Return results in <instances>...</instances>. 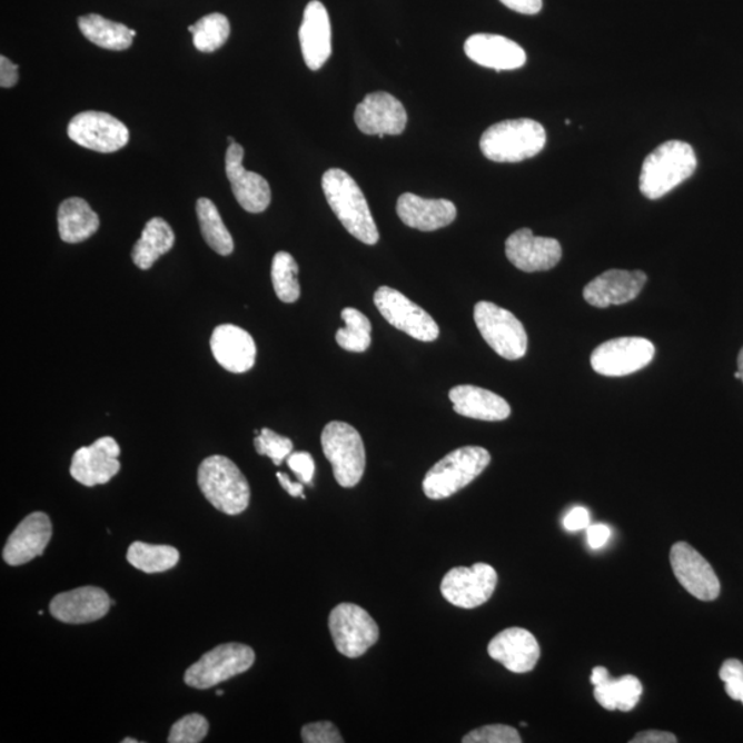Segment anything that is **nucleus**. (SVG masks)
<instances>
[{
	"label": "nucleus",
	"instance_id": "1",
	"mask_svg": "<svg viewBox=\"0 0 743 743\" xmlns=\"http://www.w3.org/2000/svg\"><path fill=\"white\" fill-rule=\"evenodd\" d=\"M321 184L330 208L348 234L368 246H375L380 239L379 230L368 201L353 177L340 168H330L324 174Z\"/></svg>",
	"mask_w": 743,
	"mask_h": 743
},
{
	"label": "nucleus",
	"instance_id": "2",
	"mask_svg": "<svg viewBox=\"0 0 743 743\" xmlns=\"http://www.w3.org/2000/svg\"><path fill=\"white\" fill-rule=\"evenodd\" d=\"M695 168L696 156L691 145L667 141L644 160L638 188L647 199H661L693 177Z\"/></svg>",
	"mask_w": 743,
	"mask_h": 743
},
{
	"label": "nucleus",
	"instance_id": "3",
	"mask_svg": "<svg viewBox=\"0 0 743 743\" xmlns=\"http://www.w3.org/2000/svg\"><path fill=\"white\" fill-rule=\"evenodd\" d=\"M547 143V132L532 119L504 120L482 133L479 147L486 159L519 162L534 158Z\"/></svg>",
	"mask_w": 743,
	"mask_h": 743
},
{
	"label": "nucleus",
	"instance_id": "4",
	"mask_svg": "<svg viewBox=\"0 0 743 743\" xmlns=\"http://www.w3.org/2000/svg\"><path fill=\"white\" fill-rule=\"evenodd\" d=\"M197 484L212 507L226 515H239L248 508L251 489L240 468L230 458L210 456L197 472Z\"/></svg>",
	"mask_w": 743,
	"mask_h": 743
},
{
	"label": "nucleus",
	"instance_id": "5",
	"mask_svg": "<svg viewBox=\"0 0 743 743\" xmlns=\"http://www.w3.org/2000/svg\"><path fill=\"white\" fill-rule=\"evenodd\" d=\"M491 460V453L479 446L453 450L429 469L423 491L432 501H444L477 479Z\"/></svg>",
	"mask_w": 743,
	"mask_h": 743
},
{
	"label": "nucleus",
	"instance_id": "6",
	"mask_svg": "<svg viewBox=\"0 0 743 743\" xmlns=\"http://www.w3.org/2000/svg\"><path fill=\"white\" fill-rule=\"evenodd\" d=\"M325 457L333 464L334 477L341 487L359 484L367 466L361 435L344 422H330L321 435Z\"/></svg>",
	"mask_w": 743,
	"mask_h": 743
},
{
	"label": "nucleus",
	"instance_id": "7",
	"mask_svg": "<svg viewBox=\"0 0 743 743\" xmlns=\"http://www.w3.org/2000/svg\"><path fill=\"white\" fill-rule=\"evenodd\" d=\"M474 319L482 338L498 356L509 361L526 356L527 334L513 313L492 301H479L475 305Z\"/></svg>",
	"mask_w": 743,
	"mask_h": 743
},
{
	"label": "nucleus",
	"instance_id": "8",
	"mask_svg": "<svg viewBox=\"0 0 743 743\" xmlns=\"http://www.w3.org/2000/svg\"><path fill=\"white\" fill-rule=\"evenodd\" d=\"M255 663L254 650L247 644L226 643L210 650L185 672V683L208 690L247 672Z\"/></svg>",
	"mask_w": 743,
	"mask_h": 743
},
{
	"label": "nucleus",
	"instance_id": "9",
	"mask_svg": "<svg viewBox=\"0 0 743 743\" xmlns=\"http://www.w3.org/2000/svg\"><path fill=\"white\" fill-rule=\"evenodd\" d=\"M329 632L335 647L348 658L361 657L379 641V626L365 608L340 603L329 614Z\"/></svg>",
	"mask_w": 743,
	"mask_h": 743
},
{
	"label": "nucleus",
	"instance_id": "10",
	"mask_svg": "<svg viewBox=\"0 0 743 743\" xmlns=\"http://www.w3.org/2000/svg\"><path fill=\"white\" fill-rule=\"evenodd\" d=\"M375 306L394 328L420 341L438 339L439 327L435 319L404 294L392 287H380L374 295Z\"/></svg>",
	"mask_w": 743,
	"mask_h": 743
},
{
	"label": "nucleus",
	"instance_id": "11",
	"mask_svg": "<svg viewBox=\"0 0 743 743\" xmlns=\"http://www.w3.org/2000/svg\"><path fill=\"white\" fill-rule=\"evenodd\" d=\"M73 142L100 153L118 152L130 141V131L123 121L106 112H81L68 126Z\"/></svg>",
	"mask_w": 743,
	"mask_h": 743
},
{
	"label": "nucleus",
	"instance_id": "12",
	"mask_svg": "<svg viewBox=\"0 0 743 743\" xmlns=\"http://www.w3.org/2000/svg\"><path fill=\"white\" fill-rule=\"evenodd\" d=\"M497 573L487 563L472 567H455L445 574L440 594L453 606L475 608L484 605L495 594Z\"/></svg>",
	"mask_w": 743,
	"mask_h": 743
},
{
	"label": "nucleus",
	"instance_id": "13",
	"mask_svg": "<svg viewBox=\"0 0 743 743\" xmlns=\"http://www.w3.org/2000/svg\"><path fill=\"white\" fill-rule=\"evenodd\" d=\"M655 347L644 338H618L596 347L591 365L597 374L621 377L635 374L653 361Z\"/></svg>",
	"mask_w": 743,
	"mask_h": 743
},
{
	"label": "nucleus",
	"instance_id": "14",
	"mask_svg": "<svg viewBox=\"0 0 743 743\" xmlns=\"http://www.w3.org/2000/svg\"><path fill=\"white\" fill-rule=\"evenodd\" d=\"M671 566L677 582L696 600L712 602L720 595V582L710 562L687 543L671 549Z\"/></svg>",
	"mask_w": 743,
	"mask_h": 743
},
{
	"label": "nucleus",
	"instance_id": "15",
	"mask_svg": "<svg viewBox=\"0 0 743 743\" xmlns=\"http://www.w3.org/2000/svg\"><path fill=\"white\" fill-rule=\"evenodd\" d=\"M354 120L367 136H400L408 123L406 110L396 97L385 91L371 92L358 103Z\"/></svg>",
	"mask_w": 743,
	"mask_h": 743
},
{
	"label": "nucleus",
	"instance_id": "16",
	"mask_svg": "<svg viewBox=\"0 0 743 743\" xmlns=\"http://www.w3.org/2000/svg\"><path fill=\"white\" fill-rule=\"evenodd\" d=\"M120 446L112 437L97 439L75 452L71 475L85 486L106 485L120 472Z\"/></svg>",
	"mask_w": 743,
	"mask_h": 743
},
{
	"label": "nucleus",
	"instance_id": "17",
	"mask_svg": "<svg viewBox=\"0 0 743 743\" xmlns=\"http://www.w3.org/2000/svg\"><path fill=\"white\" fill-rule=\"evenodd\" d=\"M505 255L516 269L526 273L554 269L561 262V242L551 237L534 236L531 229H519L505 241Z\"/></svg>",
	"mask_w": 743,
	"mask_h": 743
},
{
	"label": "nucleus",
	"instance_id": "18",
	"mask_svg": "<svg viewBox=\"0 0 743 743\" xmlns=\"http://www.w3.org/2000/svg\"><path fill=\"white\" fill-rule=\"evenodd\" d=\"M244 149L240 143L229 145L226 152L225 168L236 200L244 210L260 214L267 210L271 201L269 182L257 172L248 171L242 166Z\"/></svg>",
	"mask_w": 743,
	"mask_h": 743
},
{
	"label": "nucleus",
	"instance_id": "19",
	"mask_svg": "<svg viewBox=\"0 0 743 743\" xmlns=\"http://www.w3.org/2000/svg\"><path fill=\"white\" fill-rule=\"evenodd\" d=\"M112 603L102 588L81 586L56 595L50 602V614L63 624H89L106 617Z\"/></svg>",
	"mask_w": 743,
	"mask_h": 743
},
{
	"label": "nucleus",
	"instance_id": "20",
	"mask_svg": "<svg viewBox=\"0 0 743 743\" xmlns=\"http://www.w3.org/2000/svg\"><path fill=\"white\" fill-rule=\"evenodd\" d=\"M53 526L44 513H33L21 521L10 534L3 548V559L10 566H21L42 556L48 547Z\"/></svg>",
	"mask_w": 743,
	"mask_h": 743
},
{
	"label": "nucleus",
	"instance_id": "21",
	"mask_svg": "<svg viewBox=\"0 0 743 743\" xmlns=\"http://www.w3.org/2000/svg\"><path fill=\"white\" fill-rule=\"evenodd\" d=\"M646 283V273L641 270H607L584 288V298L600 309L625 305L637 298Z\"/></svg>",
	"mask_w": 743,
	"mask_h": 743
},
{
	"label": "nucleus",
	"instance_id": "22",
	"mask_svg": "<svg viewBox=\"0 0 743 743\" xmlns=\"http://www.w3.org/2000/svg\"><path fill=\"white\" fill-rule=\"evenodd\" d=\"M301 55L311 71H318L333 55V29L327 9L319 0L306 6L299 29Z\"/></svg>",
	"mask_w": 743,
	"mask_h": 743
},
{
	"label": "nucleus",
	"instance_id": "23",
	"mask_svg": "<svg viewBox=\"0 0 743 743\" xmlns=\"http://www.w3.org/2000/svg\"><path fill=\"white\" fill-rule=\"evenodd\" d=\"M210 345L215 361L231 374H246L254 368L257 345L247 330L231 324L219 325L214 329Z\"/></svg>",
	"mask_w": 743,
	"mask_h": 743
},
{
	"label": "nucleus",
	"instance_id": "24",
	"mask_svg": "<svg viewBox=\"0 0 743 743\" xmlns=\"http://www.w3.org/2000/svg\"><path fill=\"white\" fill-rule=\"evenodd\" d=\"M487 653L514 673L533 671L542 655L537 638L532 632L518 626L505 630L493 637L487 646Z\"/></svg>",
	"mask_w": 743,
	"mask_h": 743
},
{
	"label": "nucleus",
	"instance_id": "25",
	"mask_svg": "<svg viewBox=\"0 0 743 743\" xmlns=\"http://www.w3.org/2000/svg\"><path fill=\"white\" fill-rule=\"evenodd\" d=\"M469 60L497 72L514 71L526 63L525 50L514 40L501 34L477 33L464 43Z\"/></svg>",
	"mask_w": 743,
	"mask_h": 743
},
{
	"label": "nucleus",
	"instance_id": "26",
	"mask_svg": "<svg viewBox=\"0 0 743 743\" xmlns=\"http://www.w3.org/2000/svg\"><path fill=\"white\" fill-rule=\"evenodd\" d=\"M400 220L412 229L434 231L449 226L457 217L456 206L445 199H423L404 194L397 201Z\"/></svg>",
	"mask_w": 743,
	"mask_h": 743
},
{
	"label": "nucleus",
	"instance_id": "27",
	"mask_svg": "<svg viewBox=\"0 0 743 743\" xmlns=\"http://www.w3.org/2000/svg\"><path fill=\"white\" fill-rule=\"evenodd\" d=\"M449 399L456 414L484 422H502L508 419L511 408L504 398L485 388L463 385L453 387Z\"/></svg>",
	"mask_w": 743,
	"mask_h": 743
},
{
	"label": "nucleus",
	"instance_id": "28",
	"mask_svg": "<svg viewBox=\"0 0 743 743\" xmlns=\"http://www.w3.org/2000/svg\"><path fill=\"white\" fill-rule=\"evenodd\" d=\"M100 218L91 210L89 202L80 197L62 201L58 208V234L68 244L83 242L97 234Z\"/></svg>",
	"mask_w": 743,
	"mask_h": 743
},
{
	"label": "nucleus",
	"instance_id": "29",
	"mask_svg": "<svg viewBox=\"0 0 743 743\" xmlns=\"http://www.w3.org/2000/svg\"><path fill=\"white\" fill-rule=\"evenodd\" d=\"M176 235L165 219L156 217L149 220L142 230L141 239L132 248L133 265L141 270H149L162 255L170 252Z\"/></svg>",
	"mask_w": 743,
	"mask_h": 743
},
{
	"label": "nucleus",
	"instance_id": "30",
	"mask_svg": "<svg viewBox=\"0 0 743 743\" xmlns=\"http://www.w3.org/2000/svg\"><path fill=\"white\" fill-rule=\"evenodd\" d=\"M80 32L91 43L100 48L113 51H123L131 48L132 29L106 19L100 14H87L79 19Z\"/></svg>",
	"mask_w": 743,
	"mask_h": 743
},
{
	"label": "nucleus",
	"instance_id": "31",
	"mask_svg": "<svg viewBox=\"0 0 743 743\" xmlns=\"http://www.w3.org/2000/svg\"><path fill=\"white\" fill-rule=\"evenodd\" d=\"M197 218H199L200 230L206 242L215 252L228 257L235 249L234 237L226 228L217 206L207 197L196 202Z\"/></svg>",
	"mask_w": 743,
	"mask_h": 743
},
{
	"label": "nucleus",
	"instance_id": "32",
	"mask_svg": "<svg viewBox=\"0 0 743 743\" xmlns=\"http://www.w3.org/2000/svg\"><path fill=\"white\" fill-rule=\"evenodd\" d=\"M642 683L632 675L607 682L595 687V700L607 711L631 712L641 701Z\"/></svg>",
	"mask_w": 743,
	"mask_h": 743
},
{
	"label": "nucleus",
	"instance_id": "33",
	"mask_svg": "<svg viewBox=\"0 0 743 743\" xmlns=\"http://www.w3.org/2000/svg\"><path fill=\"white\" fill-rule=\"evenodd\" d=\"M130 565L143 573L155 574L171 571L179 562L177 548L170 545H153L136 542L127 551Z\"/></svg>",
	"mask_w": 743,
	"mask_h": 743
},
{
	"label": "nucleus",
	"instance_id": "34",
	"mask_svg": "<svg viewBox=\"0 0 743 743\" xmlns=\"http://www.w3.org/2000/svg\"><path fill=\"white\" fill-rule=\"evenodd\" d=\"M340 316L346 327L336 333L338 345L351 353L367 351L371 345V325L368 317L353 307H346Z\"/></svg>",
	"mask_w": 743,
	"mask_h": 743
},
{
	"label": "nucleus",
	"instance_id": "35",
	"mask_svg": "<svg viewBox=\"0 0 743 743\" xmlns=\"http://www.w3.org/2000/svg\"><path fill=\"white\" fill-rule=\"evenodd\" d=\"M299 266L291 254L280 251L271 264V281L277 298L284 304H295L300 296L298 280Z\"/></svg>",
	"mask_w": 743,
	"mask_h": 743
},
{
	"label": "nucleus",
	"instance_id": "36",
	"mask_svg": "<svg viewBox=\"0 0 743 743\" xmlns=\"http://www.w3.org/2000/svg\"><path fill=\"white\" fill-rule=\"evenodd\" d=\"M189 31L194 33V44L197 50L202 53H214L228 42L230 22L228 17L212 13L190 26Z\"/></svg>",
	"mask_w": 743,
	"mask_h": 743
},
{
	"label": "nucleus",
	"instance_id": "37",
	"mask_svg": "<svg viewBox=\"0 0 743 743\" xmlns=\"http://www.w3.org/2000/svg\"><path fill=\"white\" fill-rule=\"evenodd\" d=\"M254 444L258 455L269 457L276 466H281L283 462L294 450L291 439L283 437V435L273 432L270 428H262V432L255 438Z\"/></svg>",
	"mask_w": 743,
	"mask_h": 743
},
{
	"label": "nucleus",
	"instance_id": "38",
	"mask_svg": "<svg viewBox=\"0 0 743 743\" xmlns=\"http://www.w3.org/2000/svg\"><path fill=\"white\" fill-rule=\"evenodd\" d=\"M208 730H210V724H208L207 719L194 713V715L179 719L178 722L172 725L170 735H168V742L199 743L205 741Z\"/></svg>",
	"mask_w": 743,
	"mask_h": 743
},
{
	"label": "nucleus",
	"instance_id": "39",
	"mask_svg": "<svg viewBox=\"0 0 743 743\" xmlns=\"http://www.w3.org/2000/svg\"><path fill=\"white\" fill-rule=\"evenodd\" d=\"M463 743H521L522 739L516 729L511 725H484L464 736Z\"/></svg>",
	"mask_w": 743,
	"mask_h": 743
},
{
	"label": "nucleus",
	"instance_id": "40",
	"mask_svg": "<svg viewBox=\"0 0 743 743\" xmlns=\"http://www.w3.org/2000/svg\"><path fill=\"white\" fill-rule=\"evenodd\" d=\"M301 740L306 743H344L339 730L330 722H317L304 725Z\"/></svg>",
	"mask_w": 743,
	"mask_h": 743
},
{
	"label": "nucleus",
	"instance_id": "41",
	"mask_svg": "<svg viewBox=\"0 0 743 743\" xmlns=\"http://www.w3.org/2000/svg\"><path fill=\"white\" fill-rule=\"evenodd\" d=\"M719 676L724 682L730 699L740 701L743 693V664L741 661H725L720 667Z\"/></svg>",
	"mask_w": 743,
	"mask_h": 743
},
{
	"label": "nucleus",
	"instance_id": "42",
	"mask_svg": "<svg viewBox=\"0 0 743 743\" xmlns=\"http://www.w3.org/2000/svg\"><path fill=\"white\" fill-rule=\"evenodd\" d=\"M288 467L293 469L301 484L311 485L315 478V458L307 452H293L287 458Z\"/></svg>",
	"mask_w": 743,
	"mask_h": 743
},
{
	"label": "nucleus",
	"instance_id": "43",
	"mask_svg": "<svg viewBox=\"0 0 743 743\" xmlns=\"http://www.w3.org/2000/svg\"><path fill=\"white\" fill-rule=\"evenodd\" d=\"M590 521L588 511L583 507H576L565 516V519H563V525H565L568 532H578L588 529Z\"/></svg>",
	"mask_w": 743,
	"mask_h": 743
},
{
	"label": "nucleus",
	"instance_id": "44",
	"mask_svg": "<svg viewBox=\"0 0 743 743\" xmlns=\"http://www.w3.org/2000/svg\"><path fill=\"white\" fill-rule=\"evenodd\" d=\"M19 81V67L4 56L0 57V86L10 89Z\"/></svg>",
	"mask_w": 743,
	"mask_h": 743
},
{
	"label": "nucleus",
	"instance_id": "45",
	"mask_svg": "<svg viewBox=\"0 0 743 743\" xmlns=\"http://www.w3.org/2000/svg\"><path fill=\"white\" fill-rule=\"evenodd\" d=\"M501 2L516 13L526 16L537 14L543 9V0H501Z\"/></svg>",
	"mask_w": 743,
	"mask_h": 743
},
{
	"label": "nucleus",
	"instance_id": "46",
	"mask_svg": "<svg viewBox=\"0 0 743 743\" xmlns=\"http://www.w3.org/2000/svg\"><path fill=\"white\" fill-rule=\"evenodd\" d=\"M631 743H676V736L666 731L648 730L634 736Z\"/></svg>",
	"mask_w": 743,
	"mask_h": 743
},
{
	"label": "nucleus",
	"instance_id": "47",
	"mask_svg": "<svg viewBox=\"0 0 743 743\" xmlns=\"http://www.w3.org/2000/svg\"><path fill=\"white\" fill-rule=\"evenodd\" d=\"M612 531L606 525H594L588 527V544L591 548L601 549L611 539Z\"/></svg>",
	"mask_w": 743,
	"mask_h": 743
},
{
	"label": "nucleus",
	"instance_id": "48",
	"mask_svg": "<svg viewBox=\"0 0 743 743\" xmlns=\"http://www.w3.org/2000/svg\"><path fill=\"white\" fill-rule=\"evenodd\" d=\"M277 478L280 481V485L287 491L288 495L305 498V486L301 482H293L289 479L288 475L284 473H277Z\"/></svg>",
	"mask_w": 743,
	"mask_h": 743
},
{
	"label": "nucleus",
	"instance_id": "49",
	"mask_svg": "<svg viewBox=\"0 0 743 743\" xmlns=\"http://www.w3.org/2000/svg\"><path fill=\"white\" fill-rule=\"evenodd\" d=\"M611 678L608 676V671L606 667L603 666H596L594 671H592L591 675V683L594 684V686H601V684L605 683Z\"/></svg>",
	"mask_w": 743,
	"mask_h": 743
},
{
	"label": "nucleus",
	"instance_id": "50",
	"mask_svg": "<svg viewBox=\"0 0 743 743\" xmlns=\"http://www.w3.org/2000/svg\"><path fill=\"white\" fill-rule=\"evenodd\" d=\"M739 370L741 371V380L743 383V347L739 357Z\"/></svg>",
	"mask_w": 743,
	"mask_h": 743
},
{
	"label": "nucleus",
	"instance_id": "51",
	"mask_svg": "<svg viewBox=\"0 0 743 743\" xmlns=\"http://www.w3.org/2000/svg\"><path fill=\"white\" fill-rule=\"evenodd\" d=\"M123 743H138V741H137V740L126 739V740H123Z\"/></svg>",
	"mask_w": 743,
	"mask_h": 743
},
{
	"label": "nucleus",
	"instance_id": "52",
	"mask_svg": "<svg viewBox=\"0 0 743 743\" xmlns=\"http://www.w3.org/2000/svg\"><path fill=\"white\" fill-rule=\"evenodd\" d=\"M228 141H229V145H234V143H236V141H235V138H234V137H229V138H228Z\"/></svg>",
	"mask_w": 743,
	"mask_h": 743
},
{
	"label": "nucleus",
	"instance_id": "53",
	"mask_svg": "<svg viewBox=\"0 0 743 743\" xmlns=\"http://www.w3.org/2000/svg\"><path fill=\"white\" fill-rule=\"evenodd\" d=\"M217 694H218V695H222V694H224V691H222V690H218V693H217Z\"/></svg>",
	"mask_w": 743,
	"mask_h": 743
},
{
	"label": "nucleus",
	"instance_id": "54",
	"mask_svg": "<svg viewBox=\"0 0 743 743\" xmlns=\"http://www.w3.org/2000/svg\"><path fill=\"white\" fill-rule=\"evenodd\" d=\"M740 701H741V702H742V704H743V693H742V695H741V700H740Z\"/></svg>",
	"mask_w": 743,
	"mask_h": 743
}]
</instances>
